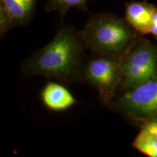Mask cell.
<instances>
[{"label": "cell", "instance_id": "obj_1", "mask_svg": "<svg viewBox=\"0 0 157 157\" xmlns=\"http://www.w3.org/2000/svg\"><path fill=\"white\" fill-rule=\"evenodd\" d=\"M86 49L80 31L63 24L48 44L26 59L21 71L24 76H42L70 85L79 82Z\"/></svg>", "mask_w": 157, "mask_h": 157}, {"label": "cell", "instance_id": "obj_2", "mask_svg": "<svg viewBox=\"0 0 157 157\" xmlns=\"http://www.w3.org/2000/svg\"><path fill=\"white\" fill-rule=\"evenodd\" d=\"M80 34L86 48L93 54L120 58L141 36L125 18L108 13L92 15Z\"/></svg>", "mask_w": 157, "mask_h": 157}, {"label": "cell", "instance_id": "obj_3", "mask_svg": "<svg viewBox=\"0 0 157 157\" xmlns=\"http://www.w3.org/2000/svg\"><path fill=\"white\" fill-rule=\"evenodd\" d=\"M122 81L120 58L93 54L82 65L79 82L95 88L102 103L108 107L120 91Z\"/></svg>", "mask_w": 157, "mask_h": 157}, {"label": "cell", "instance_id": "obj_4", "mask_svg": "<svg viewBox=\"0 0 157 157\" xmlns=\"http://www.w3.org/2000/svg\"><path fill=\"white\" fill-rule=\"evenodd\" d=\"M109 108L138 125L157 117V76L119 93Z\"/></svg>", "mask_w": 157, "mask_h": 157}, {"label": "cell", "instance_id": "obj_5", "mask_svg": "<svg viewBox=\"0 0 157 157\" xmlns=\"http://www.w3.org/2000/svg\"><path fill=\"white\" fill-rule=\"evenodd\" d=\"M123 81L119 93L157 76V45L139 37L121 58Z\"/></svg>", "mask_w": 157, "mask_h": 157}, {"label": "cell", "instance_id": "obj_6", "mask_svg": "<svg viewBox=\"0 0 157 157\" xmlns=\"http://www.w3.org/2000/svg\"><path fill=\"white\" fill-rule=\"evenodd\" d=\"M37 0H0V34L13 27L25 25L32 19Z\"/></svg>", "mask_w": 157, "mask_h": 157}, {"label": "cell", "instance_id": "obj_7", "mask_svg": "<svg viewBox=\"0 0 157 157\" xmlns=\"http://www.w3.org/2000/svg\"><path fill=\"white\" fill-rule=\"evenodd\" d=\"M41 101L45 108L52 111H64L74 106L77 101L66 84L49 82L40 94Z\"/></svg>", "mask_w": 157, "mask_h": 157}, {"label": "cell", "instance_id": "obj_8", "mask_svg": "<svg viewBox=\"0 0 157 157\" xmlns=\"http://www.w3.org/2000/svg\"><path fill=\"white\" fill-rule=\"evenodd\" d=\"M156 6L147 2H130L126 4L125 20L140 36L150 34L153 14Z\"/></svg>", "mask_w": 157, "mask_h": 157}, {"label": "cell", "instance_id": "obj_9", "mask_svg": "<svg viewBox=\"0 0 157 157\" xmlns=\"http://www.w3.org/2000/svg\"><path fill=\"white\" fill-rule=\"evenodd\" d=\"M132 146L147 156L157 157V138L145 129H140Z\"/></svg>", "mask_w": 157, "mask_h": 157}, {"label": "cell", "instance_id": "obj_10", "mask_svg": "<svg viewBox=\"0 0 157 157\" xmlns=\"http://www.w3.org/2000/svg\"><path fill=\"white\" fill-rule=\"evenodd\" d=\"M88 0H48L44 6L47 12L57 11L61 18H63L67 12L72 8L87 10Z\"/></svg>", "mask_w": 157, "mask_h": 157}, {"label": "cell", "instance_id": "obj_11", "mask_svg": "<svg viewBox=\"0 0 157 157\" xmlns=\"http://www.w3.org/2000/svg\"><path fill=\"white\" fill-rule=\"evenodd\" d=\"M140 126V129L148 131L157 138V117L151 118L143 121Z\"/></svg>", "mask_w": 157, "mask_h": 157}, {"label": "cell", "instance_id": "obj_12", "mask_svg": "<svg viewBox=\"0 0 157 157\" xmlns=\"http://www.w3.org/2000/svg\"><path fill=\"white\" fill-rule=\"evenodd\" d=\"M150 34H152L153 36L157 40V7H156L153 14Z\"/></svg>", "mask_w": 157, "mask_h": 157}]
</instances>
